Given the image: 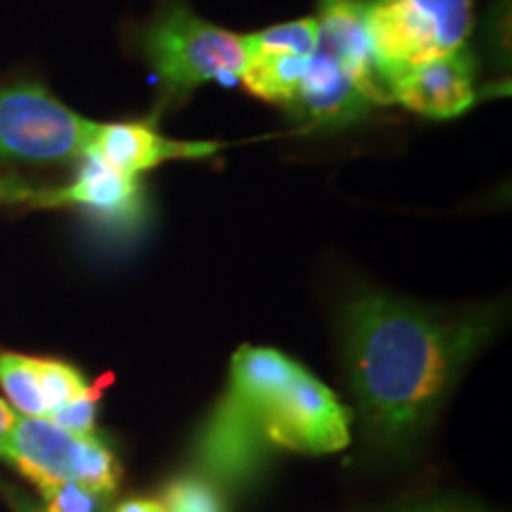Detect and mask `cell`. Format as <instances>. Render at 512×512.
Returning a JSON list of instances; mask_svg holds the SVG:
<instances>
[{"instance_id": "1", "label": "cell", "mask_w": 512, "mask_h": 512, "mask_svg": "<svg viewBox=\"0 0 512 512\" xmlns=\"http://www.w3.org/2000/svg\"><path fill=\"white\" fill-rule=\"evenodd\" d=\"M491 323L441 318L380 292L354 297L344 311V351L363 418L375 439L406 444L484 347Z\"/></svg>"}, {"instance_id": "2", "label": "cell", "mask_w": 512, "mask_h": 512, "mask_svg": "<svg viewBox=\"0 0 512 512\" xmlns=\"http://www.w3.org/2000/svg\"><path fill=\"white\" fill-rule=\"evenodd\" d=\"M349 420L337 396L290 356L242 347L192 456L211 484L240 486L254 479L273 448L311 456L344 448Z\"/></svg>"}, {"instance_id": "3", "label": "cell", "mask_w": 512, "mask_h": 512, "mask_svg": "<svg viewBox=\"0 0 512 512\" xmlns=\"http://www.w3.org/2000/svg\"><path fill=\"white\" fill-rule=\"evenodd\" d=\"M387 105L392 100L370 53L366 0H318L311 62L287 112L313 131H335Z\"/></svg>"}, {"instance_id": "4", "label": "cell", "mask_w": 512, "mask_h": 512, "mask_svg": "<svg viewBox=\"0 0 512 512\" xmlns=\"http://www.w3.org/2000/svg\"><path fill=\"white\" fill-rule=\"evenodd\" d=\"M140 53L171 98L190 95L209 81L235 83L245 64L242 34L192 12L183 0H166L140 29Z\"/></svg>"}, {"instance_id": "5", "label": "cell", "mask_w": 512, "mask_h": 512, "mask_svg": "<svg viewBox=\"0 0 512 512\" xmlns=\"http://www.w3.org/2000/svg\"><path fill=\"white\" fill-rule=\"evenodd\" d=\"M472 22V0H366L370 53L387 93L408 69L465 48Z\"/></svg>"}, {"instance_id": "6", "label": "cell", "mask_w": 512, "mask_h": 512, "mask_svg": "<svg viewBox=\"0 0 512 512\" xmlns=\"http://www.w3.org/2000/svg\"><path fill=\"white\" fill-rule=\"evenodd\" d=\"M98 121L76 114L38 81L0 83V159L69 164L86 152Z\"/></svg>"}, {"instance_id": "7", "label": "cell", "mask_w": 512, "mask_h": 512, "mask_svg": "<svg viewBox=\"0 0 512 512\" xmlns=\"http://www.w3.org/2000/svg\"><path fill=\"white\" fill-rule=\"evenodd\" d=\"M0 458L15 465L38 489L74 482L112 496L121 482L119 460L98 434H74L48 418L17 415L0 446Z\"/></svg>"}, {"instance_id": "8", "label": "cell", "mask_w": 512, "mask_h": 512, "mask_svg": "<svg viewBox=\"0 0 512 512\" xmlns=\"http://www.w3.org/2000/svg\"><path fill=\"white\" fill-rule=\"evenodd\" d=\"M245 64L240 81L254 98L290 110L309 69L316 43V17L294 19L242 34Z\"/></svg>"}, {"instance_id": "9", "label": "cell", "mask_w": 512, "mask_h": 512, "mask_svg": "<svg viewBox=\"0 0 512 512\" xmlns=\"http://www.w3.org/2000/svg\"><path fill=\"white\" fill-rule=\"evenodd\" d=\"M72 181L62 188H36L29 207L60 209L72 207L88 214L100 226L133 230L143 223L145 185L143 178L105 164L100 157L83 152Z\"/></svg>"}, {"instance_id": "10", "label": "cell", "mask_w": 512, "mask_h": 512, "mask_svg": "<svg viewBox=\"0 0 512 512\" xmlns=\"http://www.w3.org/2000/svg\"><path fill=\"white\" fill-rule=\"evenodd\" d=\"M221 150L209 140H176L159 131L157 114L147 119L114 121L95 126L86 152L102 162L124 171L128 176L143 178L166 162L178 159H207Z\"/></svg>"}, {"instance_id": "11", "label": "cell", "mask_w": 512, "mask_h": 512, "mask_svg": "<svg viewBox=\"0 0 512 512\" xmlns=\"http://www.w3.org/2000/svg\"><path fill=\"white\" fill-rule=\"evenodd\" d=\"M475 79V57L460 48L401 74L389 88V100L418 117L456 119L475 105Z\"/></svg>"}, {"instance_id": "12", "label": "cell", "mask_w": 512, "mask_h": 512, "mask_svg": "<svg viewBox=\"0 0 512 512\" xmlns=\"http://www.w3.org/2000/svg\"><path fill=\"white\" fill-rule=\"evenodd\" d=\"M0 387L19 415L46 418V406H43L41 387H38L36 356L0 349Z\"/></svg>"}, {"instance_id": "13", "label": "cell", "mask_w": 512, "mask_h": 512, "mask_svg": "<svg viewBox=\"0 0 512 512\" xmlns=\"http://www.w3.org/2000/svg\"><path fill=\"white\" fill-rule=\"evenodd\" d=\"M36 370L41 399L43 406H46V418L91 387L79 368L69 366L64 361H55V358H36Z\"/></svg>"}, {"instance_id": "14", "label": "cell", "mask_w": 512, "mask_h": 512, "mask_svg": "<svg viewBox=\"0 0 512 512\" xmlns=\"http://www.w3.org/2000/svg\"><path fill=\"white\" fill-rule=\"evenodd\" d=\"M162 505L166 512H228L219 486L202 475H185L166 484Z\"/></svg>"}, {"instance_id": "15", "label": "cell", "mask_w": 512, "mask_h": 512, "mask_svg": "<svg viewBox=\"0 0 512 512\" xmlns=\"http://www.w3.org/2000/svg\"><path fill=\"white\" fill-rule=\"evenodd\" d=\"M46 498V512H102L105 498L98 491L74 482H55L38 489Z\"/></svg>"}, {"instance_id": "16", "label": "cell", "mask_w": 512, "mask_h": 512, "mask_svg": "<svg viewBox=\"0 0 512 512\" xmlns=\"http://www.w3.org/2000/svg\"><path fill=\"white\" fill-rule=\"evenodd\" d=\"M102 387H105V382L88 387L76 399L64 403V406L50 413L48 420H53L62 430H69L74 434H95V413H98Z\"/></svg>"}, {"instance_id": "17", "label": "cell", "mask_w": 512, "mask_h": 512, "mask_svg": "<svg viewBox=\"0 0 512 512\" xmlns=\"http://www.w3.org/2000/svg\"><path fill=\"white\" fill-rule=\"evenodd\" d=\"M36 185L17 176H0V204H27L34 197Z\"/></svg>"}, {"instance_id": "18", "label": "cell", "mask_w": 512, "mask_h": 512, "mask_svg": "<svg viewBox=\"0 0 512 512\" xmlns=\"http://www.w3.org/2000/svg\"><path fill=\"white\" fill-rule=\"evenodd\" d=\"M114 512H166L162 501L155 498H126L124 503L117 505Z\"/></svg>"}, {"instance_id": "19", "label": "cell", "mask_w": 512, "mask_h": 512, "mask_svg": "<svg viewBox=\"0 0 512 512\" xmlns=\"http://www.w3.org/2000/svg\"><path fill=\"white\" fill-rule=\"evenodd\" d=\"M15 411L5 403L3 399H0V446L5 444V439H8V434L12 430V425H15Z\"/></svg>"}, {"instance_id": "20", "label": "cell", "mask_w": 512, "mask_h": 512, "mask_svg": "<svg viewBox=\"0 0 512 512\" xmlns=\"http://www.w3.org/2000/svg\"><path fill=\"white\" fill-rule=\"evenodd\" d=\"M27 512H46V510H27Z\"/></svg>"}]
</instances>
